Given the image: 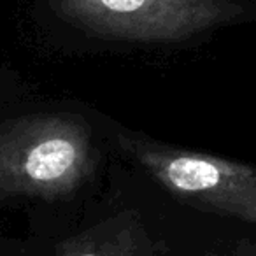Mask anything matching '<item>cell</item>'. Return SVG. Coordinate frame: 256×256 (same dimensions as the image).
<instances>
[{"label": "cell", "instance_id": "6da1fadb", "mask_svg": "<svg viewBox=\"0 0 256 256\" xmlns=\"http://www.w3.org/2000/svg\"><path fill=\"white\" fill-rule=\"evenodd\" d=\"M95 165L92 132L81 118L36 114L0 123V202L67 196L88 181Z\"/></svg>", "mask_w": 256, "mask_h": 256}, {"label": "cell", "instance_id": "7a4b0ae2", "mask_svg": "<svg viewBox=\"0 0 256 256\" xmlns=\"http://www.w3.org/2000/svg\"><path fill=\"white\" fill-rule=\"evenodd\" d=\"M51 8L90 34L134 42H179L242 14L230 0H51Z\"/></svg>", "mask_w": 256, "mask_h": 256}, {"label": "cell", "instance_id": "3957f363", "mask_svg": "<svg viewBox=\"0 0 256 256\" xmlns=\"http://www.w3.org/2000/svg\"><path fill=\"white\" fill-rule=\"evenodd\" d=\"M120 144L172 195L200 209L256 188V167L252 165L136 137H120Z\"/></svg>", "mask_w": 256, "mask_h": 256}, {"label": "cell", "instance_id": "277c9868", "mask_svg": "<svg viewBox=\"0 0 256 256\" xmlns=\"http://www.w3.org/2000/svg\"><path fill=\"white\" fill-rule=\"evenodd\" d=\"M60 256H154V248L139 220L123 212L72 238Z\"/></svg>", "mask_w": 256, "mask_h": 256}, {"label": "cell", "instance_id": "5b68a950", "mask_svg": "<svg viewBox=\"0 0 256 256\" xmlns=\"http://www.w3.org/2000/svg\"><path fill=\"white\" fill-rule=\"evenodd\" d=\"M204 210H210V212L224 214V216H234L242 221L256 224V188L249 190V192L237 193L234 196H228L220 202H214Z\"/></svg>", "mask_w": 256, "mask_h": 256}]
</instances>
